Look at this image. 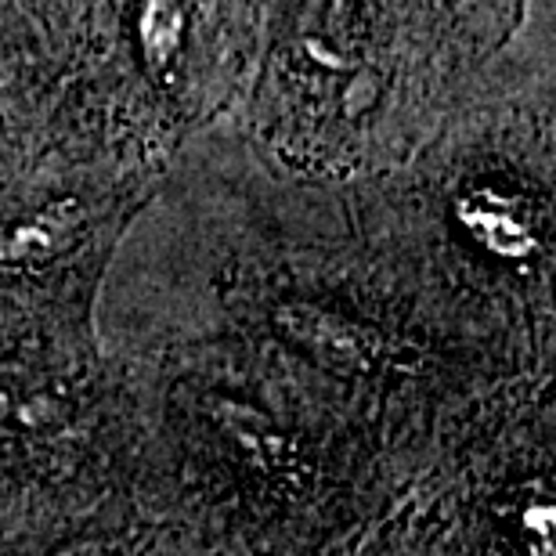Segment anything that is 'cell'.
<instances>
[{"mask_svg":"<svg viewBox=\"0 0 556 556\" xmlns=\"http://www.w3.org/2000/svg\"><path fill=\"white\" fill-rule=\"evenodd\" d=\"M556 0H264L231 119L278 170L391 174L466 105L553 80Z\"/></svg>","mask_w":556,"mask_h":556,"instance_id":"1","label":"cell"},{"mask_svg":"<svg viewBox=\"0 0 556 556\" xmlns=\"http://www.w3.org/2000/svg\"><path fill=\"white\" fill-rule=\"evenodd\" d=\"M261 33L264 0H73L51 127L160 174L188 138L236 113Z\"/></svg>","mask_w":556,"mask_h":556,"instance_id":"2","label":"cell"},{"mask_svg":"<svg viewBox=\"0 0 556 556\" xmlns=\"http://www.w3.org/2000/svg\"><path fill=\"white\" fill-rule=\"evenodd\" d=\"M520 520L535 556H553V503H531Z\"/></svg>","mask_w":556,"mask_h":556,"instance_id":"3","label":"cell"}]
</instances>
